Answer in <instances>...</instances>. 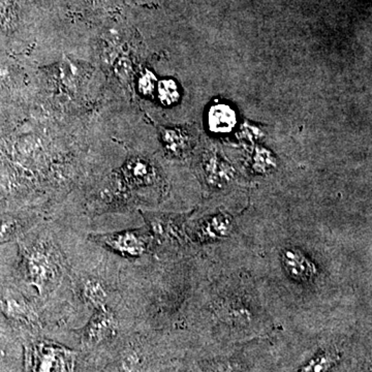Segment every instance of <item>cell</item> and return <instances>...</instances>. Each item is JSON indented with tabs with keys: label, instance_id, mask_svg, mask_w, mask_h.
<instances>
[{
	"label": "cell",
	"instance_id": "1",
	"mask_svg": "<svg viewBox=\"0 0 372 372\" xmlns=\"http://www.w3.org/2000/svg\"><path fill=\"white\" fill-rule=\"evenodd\" d=\"M77 354L53 343H32L25 357L26 372H74Z\"/></svg>",
	"mask_w": 372,
	"mask_h": 372
},
{
	"label": "cell",
	"instance_id": "2",
	"mask_svg": "<svg viewBox=\"0 0 372 372\" xmlns=\"http://www.w3.org/2000/svg\"><path fill=\"white\" fill-rule=\"evenodd\" d=\"M118 333V323L109 310H98L92 316L81 335V347L86 352H94L105 347L115 339Z\"/></svg>",
	"mask_w": 372,
	"mask_h": 372
},
{
	"label": "cell",
	"instance_id": "3",
	"mask_svg": "<svg viewBox=\"0 0 372 372\" xmlns=\"http://www.w3.org/2000/svg\"><path fill=\"white\" fill-rule=\"evenodd\" d=\"M92 239L119 255L129 257H140L147 250L146 239L135 231L94 235Z\"/></svg>",
	"mask_w": 372,
	"mask_h": 372
},
{
	"label": "cell",
	"instance_id": "4",
	"mask_svg": "<svg viewBox=\"0 0 372 372\" xmlns=\"http://www.w3.org/2000/svg\"><path fill=\"white\" fill-rule=\"evenodd\" d=\"M23 264L26 278L37 287L41 288L51 281L54 271L51 259L45 252L34 250V248L26 250L23 254Z\"/></svg>",
	"mask_w": 372,
	"mask_h": 372
},
{
	"label": "cell",
	"instance_id": "5",
	"mask_svg": "<svg viewBox=\"0 0 372 372\" xmlns=\"http://www.w3.org/2000/svg\"><path fill=\"white\" fill-rule=\"evenodd\" d=\"M281 262L288 274L295 281L308 283L318 274L316 264L300 250H285L281 255Z\"/></svg>",
	"mask_w": 372,
	"mask_h": 372
},
{
	"label": "cell",
	"instance_id": "6",
	"mask_svg": "<svg viewBox=\"0 0 372 372\" xmlns=\"http://www.w3.org/2000/svg\"><path fill=\"white\" fill-rule=\"evenodd\" d=\"M208 123L213 133H230L237 124L236 112L224 103L213 105L209 110Z\"/></svg>",
	"mask_w": 372,
	"mask_h": 372
},
{
	"label": "cell",
	"instance_id": "7",
	"mask_svg": "<svg viewBox=\"0 0 372 372\" xmlns=\"http://www.w3.org/2000/svg\"><path fill=\"white\" fill-rule=\"evenodd\" d=\"M83 296L86 302L94 306L96 310L105 309L108 300L107 292L100 281L94 279L86 281L83 287Z\"/></svg>",
	"mask_w": 372,
	"mask_h": 372
},
{
	"label": "cell",
	"instance_id": "8",
	"mask_svg": "<svg viewBox=\"0 0 372 372\" xmlns=\"http://www.w3.org/2000/svg\"><path fill=\"white\" fill-rule=\"evenodd\" d=\"M160 102L164 105H169L176 103L179 98V91L177 85L174 81H162L160 84Z\"/></svg>",
	"mask_w": 372,
	"mask_h": 372
},
{
	"label": "cell",
	"instance_id": "9",
	"mask_svg": "<svg viewBox=\"0 0 372 372\" xmlns=\"http://www.w3.org/2000/svg\"><path fill=\"white\" fill-rule=\"evenodd\" d=\"M335 362V357L325 354L312 360L301 372H327Z\"/></svg>",
	"mask_w": 372,
	"mask_h": 372
},
{
	"label": "cell",
	"instance_id": "10",
	"mask_svg": "<svg viewBox=\"0 0 372 372\" xmlns=\"http://www.w3.org/2000/svg\"><path fill=\"white\" fill-rule=\"evenodd\" d=\"M6 343L0 336V372H12V364L10 363V353L6 349Z\"/></svg>",
	"mask_w": 372,
	"mask_h": 372
},
{
	"label": "cell",
	"instance_id": "11",
	"mask_svg": "<svg viewBox=\"0 0 372 372\" xmlns=\"http://www.w3.org/2000/svg\"><path fill=\"white\" fill-rule=\"evenodd\" d=\"M8 4H10V0H0V19L4 20L8 12Z\"/></svg>",
	"mask_w": 372,
	"mask_h": 372
}]
</instances>
